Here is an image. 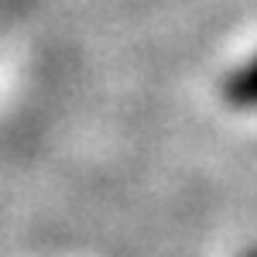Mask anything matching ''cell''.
I'll use <instances>...</instances> for the list:
<instances>
[{"label":"cell","mask_w":257,"mask_h":257,"mask_svg":"<svg viewBox=\"0 0 257 257\" xmlns=\"http://www.w3.org/2000/svg\"><path fill=\"white\" fill-rule=\"evenodd\" d=\"M243 257H257V250H247V254H243Z\"/></svg>","instance_id":"7a4b0ae2"},{"label":"cell","mask_w":257,"mask_h":257,"mask_svg":"<svg viewBox=\"0 0 257 257\" xmlns=\"http://www.w3.org/2000/svg\"><path fill=\"white\" fill-rule=\"evenodd\" d=\"M223 99L237 110H257V55L233 69L223 82Z\"/></svg>","instance_id":"6da1fadb"}]
</instances>
